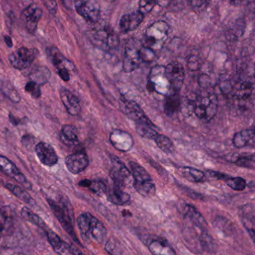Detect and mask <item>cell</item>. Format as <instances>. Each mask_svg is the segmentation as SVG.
<instances>
[{
	"instance_id": "15",
	"label": "cell",
	"mask_w": 255,
	"mask_h": 255,
	"mask_svg": "<svg viewBox=\"0 0 255 255\" xmlns=\"http://www.w3.org/2000/svg\"><path fill=\"white\" fill-rule=\"evenodd\" d=\"M35 152L41 163L46 166H53L58 162V156L56 150L48 143H38L35 147Z\"/></svg>"
},
{
	"instance_id": "32",
	"label": "cell",
	"mask_w": 255,
	"mask_h": 255,
	"mask_svg": "<svg viewBox=\"0 0 255 255\" xmlns=\"http://www.w3.org/2000/svg\"><path fill=\"white\" fill-rule=\"evenodd\" d=\"M149 250L153 255H175V252L168 245L159 240L151 242L148 246Z\"/></svg>"
},
{
	"instance_id": "49",
	"label": "cell",
	"mask_w": 255,
	"mask_h": 255,
	"mask_svg": "<svg viewBox=\"0 0 255 255\" xmlns=\"http://www.w3.org/2000/svg\"><path fill=\"white\" fill-rule=\"evenodd\" d=\"M171 1V0H157V3L159 4L160 6L165 7L167 6Z\"/></svg>"
},
{
	"instance_id": "50",
	"label": "cell",
	"mask_w": 255,
	"mask_h": 255,
	"mask_svg": "<svg viewBox=\"0 0 255 255\" xmlns=\"http://www.w3.org/2000/svg\"><path fill=\"white\" fill-rule=\"evenodd\" d=\"M231 5H234V6H238L241 4L243 0H228Z\"/></svg>"
},
{
	"instance_id": "22",
	"label": "cell",
	"mask_w": 255,
	"mask_h": 255,
	"mask_svg": "<svg viewBox=\"0 0 255 255\" xmlns=\"http://www.w3.org/2000/svg\"><path fill=\"white\" fill-rule=\"evenodd\" d=\"M233 144L237 148L255 146V131L253 129H243L237 132L233 138Z\"/></svg>"
},
{
	"instance_id": "29",
	"label": "cell",
	"mask_w": 255,
	"mask_h": 255,
	"mask_svg": "<svg viewBox=\"0 0 255 255\" xmlns=\"http://www.w3.org/2000/svg\"><path fill=\"white\" fill-rule=\"evenodd\" d=\"M29 77L32 81L39 85H44L50 80L51 73L50 69L45 66H35L29 72Z\"/></svg>"
},
{
	"instance_id": "18",
	"label": "cell",
	"mask_w": 255,
	"mask_h": 255,
	"mask_svg": "<svg viewBox=\"0 0 255 255\" xmlns=\"http://www.w3.org/2000/svg\"><path fill=\"white\" fill-rule=\"evenodd\" d=\"M47 240L56 253L59 255H82V252L71 247L65 242L62 241L60 237L52 231H47Z\"/></svg>"
},
{
	"instance_id": "12",
	"label": "cell",
	"mask_w": 255,
	"mask_h": 255,
	"mask_svg": "<svg viewBox=\"0 0 255 255\" xmlns=\"http://www.w3.org/2000/svg\"><path fill=\"white\" fill-rule=\"evenodd\" d=\"M112 166L110 171V177L114 182L115 186L120 188L125 187L128 180L131 177L130 171L126 165L116 156H113L112 159Z\"/></svg>"
},
{
	"instance_id": "16",
	"label": "cell",
	"mask_w": 255,
	"mask_h": 255,
	"mask_svg": "<svg viewBox=\"0 0 255 255\" xmlns=\"http://www.w3.org/2000/svg\"><path fill=\"white\" fill-rule=\"evenodd\" d=\"M26 29L31 34H34L38 28V22L42 16V10L35 4H30L23 12Z\"/></svg>"
},
{
	"instance_id": "35",
	"label": "cell",
	"mask_w": 255,
	"mask_h": 255,
	"mask_svg": "<svg viewBox=\"0 0 255 255\" xmlns=\"http://www.w3.org/2000/svg\"><path fill=\"white\" fill-rule=\"evenodd\" d=\"M156 145L162 151L166 153H172L174 151V145L171 140L165 135L158 133L153 138Z\"/></svg>"
},
{
	"instance_id": "23",
	"label": "cell",
	"mask_w": 255,
	"mask_h": 255,
	"mask_svg": "<svg viewBox=\"0 0 255 255\" xmlns=\"http://www.w3.org/2000/svg\"><path fill=\"white\" fill-rule=\"evenodd\" d=\"M135 122V129L141 137L153 140L158 132L147 116Z\"/></svg>"
},
{
	"instance_id": "10",
	"label": "cell",
	"mask_w": 255,
	"mask_h": 255,
	"mask_svg": "<svg viewBox=\"0 0 255 255\" xmlns=\"http://www.w3.org/2000/svg\"><path fill=\"white\" fill-rule=\"evenodd\" d=\"M48 204L51 207L52 210H53V214L60 222L65 231L68 232V234L76 242H78L72 226V219H72V216L67 210V206H65V207H62V206H60V204H57L56 201L52 199H48Z\"/></svg>"
},
{
	"instance_id": "28",
	"label": "cell",
	"mask_w": 255,
	"mask_h": 255,
	"mask_svg": "<svg viewBox=\"0 0 255 255\" xmlns=\"http://www.w3.org/2000/svg\"><path fill=\"white\" fill-rule=\"evenodd\" d=\"M180 108V99L177 92L166 95L164 104V111L168 117H173L178 113Z\"/></svg>"
},
{
	"instance_id": "47",
	"label": "cell",
	"mask_w": 255,
	"mask_h": 255,
	"mask_svg": "<svg viewBox=\"0 0 255 255\" xmlns=\"http://www.w3.org/2000/svg\"><path fill=\"white\" fill-rule=\"evenodd\" d=\"M208 0H191V5L194 8H199L207 3Z\"/></svg>"
},
{
	"instance_id": "8",
	"label": "cell",
	"mask_w": 255,
	"mask_h": 255,
	"mask_svg": "<svg viewBox=\"0 0 255 255\" xmlns=\"http://www.w3.org/2000/svg\"><path fill=\"white\" fill-rule=\"evenodd\" d=\"M36 54V50L34 49L20 47L9 55L8 60L11 66L15 69H26L32 65Z\"/></svg>"
},
{
	"instance_id": "51",
	"label": "cell",
	"mask_w": 255,
	"mask_h": 255,
	"mask_svg": "<svg viewBox=\"0 0 255 255\" xmlns=\"http://www.w3.org/2000/svg\"><path fill=\"white\" fill-rule=\"evenodd\" d=\"M5 43H6L7 46H8V47H12V46H13L12 40H11V38H10V37L5 36Z\"/></svg>"
},
{
	"instance_id": "7",
	"label": "cell",
	"mask_w": 255,
	"mask_h": 255,
	"mask_svg": "<svg viewBox=\"0 0 255 255\" xmlns=\"http://www.w3.org/2000/svg\"><path fill=\"white\" fill-rule=\"evenodd\" d=\"M77 12L89 23H95L101 17V8L96 0H75Z\"/></svg>"
},
{
	"instance_id": "34",
	"label": "cell",
	"mask_w": 255,
	"mask_h": 255,
	"mask_svg": "<svg viewBox=\"0 0 255 255\" xmlns=\"http://www.w3.org/2000/svg\"><path fill=\"white\" fill-rule=\"evenodd\" d=\"M48 56L51 60L53 65L56 67V69H61V68H67L66 65H65V62H66V59H65L62 53L58 50L56 47H51L49 48L48 50ZM68 69V68H67Z\"/></svg>"
},
{
	"instance_id": "6",
	"label": "cell",
	"mask_w": 255,
	"mask_h": 255,
	"mask_svg": "<svg viewBox=\"0 0 255 255\" xmlns=\"http://www.w3.org/2000/svg\"><path fill=\"white\" fill-rule=\"evenodd\" d=\"M92 42L99 48L104 50H112L119 44V36L113 29L108 28L96 29L89 35Z\"/></svg>"
},
{
	"instance_id": "9",
	"label": "cell",
	"mask_w": 255,
	"mask_h": 255,
	"mask_svg": "<svg viewBox=\"0 0 255 255\" xmlns=\"http://www.w3.org/2000/svg\"><path fill=\"white\" fill-rule=\"evenodd\" d=\"M165 74L171 88L170 93L179 92L184 81V69L181 63L177 61L170 62L165 67Z\"/></svg>"
},
{
	"instance_id": "2",
	"label": "cell",
	"mask_w": 255,
	"mask_h": 255,
	"mask_svg": "<svg viewBox=\"0 0 255 255\" xmlns=\"http://www.w3.org/2000/svg\"><path fill=\"white\" fill-rule=\"evenodd\" d=\"M77 222L83 235L91 237L99 244L104 243L107 236V229L97 218L91 213H82L77 218Z\"/></svg>"
},
{
	"instance_id": "26",
	"label": "cell",
	"mask_w": 255,
	"mask_h": 255,
	"mask_svg": "<svg viewBox=\"0 0 255 255\" xmlns=\"http://www.w3.org/2000/svg\"><path fill=\"white\" fill-rule=\"evenodd\" d=\"M241 220L243 225L249 231L252 240H255V212L253 206L251 204L244 206L242 209Z\"/></svg>"
},
{
	"instance_id": "20",
	"label": "cell",
	"mask_w": 255,
	"mask_h": 255,
	"mask_svg": "<svg viewBox=\"0 0 255 255\" xmlns=\"http://www.w3.org/2000/svg\"><path fill=\"white\" fill-rule=\"evenodd\" d=\"M60 98L67 112L71 116H78L81 112V106L78 98L68 89L62 88L60 90Z\"/></svg>"
},
{
	"instance_id": "31",
	"label": "cell",
	"mask_w": 255,
	"mask_h": 255,
	"mask_svg": "<svg viewBox=\"0 0 255 255\" xmlns=\"http://www.w3.org/2000/svg\"><path fill=\"white\" fill-rule=\"evenodd\" d=\"M252 89H253V86L250 82H241L234 86L233 95L234 98L238 99H245L250 96Z\"/></svg>"
},
{
	"instance_id": "3",
	"label": "cell",
	"mask_w": 255,
	"mask_h": 255,
	"mask_svg": "<svg viewBox=\"0 0 255 255\" xmlns=\"http://www.w3.org/2000/svg\"><path fill=\"white\" fill-rule=\"evenodd\" d=\"M131 173L134 180V187L144 197L153 196L156 193V185L149 173L139 164L129 162Z\"/></svg>"
},
{
	"instance_id": "21",
	"label": "cell",
	"mask_w": 255,
	"mask_h": 255,
	"mask_svg": "<svg viewBox=\"0 0 255 255\" xmlns=\"http://www.w3.org/2000/svg\"><path fill=\"white\" fill-rule=\"evenodd\" d=\"M120 107L122 112L134 122H137L146 116L141 107L135 101H128L123 98L120 101Z\"/></svg>"
},
{
	"instance_id": "43",
	"label": "cell",
	"mask_w": 255,
	"mask_h": 255,
	"mask_svg": "<svg viewBox=\"0 0 255 255\" xmlns=\"http://www.w3.org/2000/svg\"><path fill=\"white\" fill-rule=\"evenodd\" d=\"M157 3V0H140L139 10L143 14L150 12Z\"/></svg>"
},
{
	"instance_id": "45",
	"label": "cell",
	"mask_w": 255,
	"mask_h": 255,
	"mask_svg": "<svg viewBox=\"0 0 255 255\" xmlns=\"http://www.w3.org/2000/svg\"><path fill=\"white\" fill-rule=\"evenodd\" d=\"M47 11L52 14H56L58 10V4L56 0H41Z\"/></svg>"
},
{
	"instance_id": "11",
	"label": "cell",
	"mask_w": 255,
	"mask_h": 255,
	"mask_svg": "<svg viewBox=\"0 0 255 255\" xmlns=\"http://www.w3.org/2000/svg\"><path fill=\"white\" fill-rule=\"evenodd\" d=\"M149 83L158 93L167 95L171 92L169 83L165 77V67L156 66L152 68Z\"/></svg>"
},
{
	"instance_id": "39",
	"label": "cell",
	"mask_w": 255,
	"mask_h": 255,
	"mask_svg": "<svg viewBox=\"0 0 255 255\" xmlns=\"http://www.w3.org/2000/svg\"><path fill=\"white\" fill-rule=\"evenodd\" d=\"M2 91L11 101H13V102H20V95H19L17 91H16L15 89H14V87H12L11 85L8 84V83L2 84Z\"/></svg>"
},
{
	"instance_id": "41",
	"label": "cell",
	"mask_w": 255,
	"mask_h": 255,
	"mask_svg": "<svg viewBox=\"0 0 255 255\" xmlns=\"http://www.w3.org/2000/svg\"><path fill=\"white\" fill-rule=\"evenodd\" d=\"M25 90L26 92L30 94L34 98H39L41 96V90L40 85L35 82L32 81L27 83L25 86Z\"/></svg>"
},
{
	"instance_id": "14",
	"label": "cell",
	"mask_w": 255,
	"mask_h": 255,
	"mask_svg": "<svg viewBox=\"0 0 255 255\" xmlns=\"http://www.w3.org/2000/svg\"><path fill=\"white\" fill-rule=\"evenodd\" d=\"M89 164V157L84 152H78L67 156L65 165L72 174H77L84 171Z\"/></svg>"
},
{
	"instance_id": "42",
	"label": "cell",
	"mask_w": 255,
	"mask_h": 255,
	"mask_svg": "<svg viewBox=\"0 0 255 255\" xmlns=\"http://www.w3.org/2000/svg\"><path fill=\"white\" fill-rule=\"evenodd\" d=\"M91 191L94 193L98 195H103L107 192V186L103 182L98 181V180H91L90 184L88 186Z\"/></svg>"
},
{
	"instance_id": "5",
	"label": "cell",
	"mask_w": 255,
	"mask_h": 255,
	"mask_svg": "<svg viewBox=\"0 0 255 255\" xmlns=\"http://www.w3.org/2000/svg\"><path fill=\"white\" fill-rule=\"evenodd\" d=\"M142 46L143 44L135 38L128 41L124 56L123 70L125 72L131 73L139 68L143 62L141 56Z\"/></svg>"
},
{
	"instance_id": "24",
	"label": "cell",
	"mask_w": 255,
	"mask_h": 255,
	"mask_svg": "<svg viewBox=\"0 0 255 255\" xmlns=\"http://www.w3.org/2000/svg\"><path fill=\"white\" fill-rule=\"evenodd\" d=\"M59 139L65 145L70 147L77 145L79 139L77 128L71 125H64L59 132Z\"/></svg>"
},
{
	"instance_id": "4",
	"label": "cell",
	"mask_w": 255,
	"mask_h": 255,
	"mask_svg": "<svg viewBox=\"0 0 255 255\" xmlns=\"http://www.w3.org/2000/svg\"><path fill=\"white\" fill-rule=\"evenodd\" d=\"M169 26L163 20L155 22L147 27L145 32L147 47L153 50H160L168 36Z\"/></svg>"
},
{
	"instance_id": "30",
	"label": "cell",
	"mask_w": 255,
	"mask_h": 255,
	"mask_svg": "<svg viewBox=\"0 0 255 255\" xmlns=\"http://www.w3.org/2000/svg\"><path fill=\"white\" fill-rule=\"evenodd\" d=\"M180 173L185 179L193 183L201 182L205 177V174L203 171L192 167H181Z\"/></svg>"
},
{
	"instance_id": "40",
	"label": "cell",
	"mask_w": 255,
	"mask_h": 255,
	"mask_svg": "<svg viewBox=\"0 0 255 255\" xmlns=\"http://www.w3.org/2000/svg\"><path fill=\"white\" fill-rule=\"evenodd\" d=\"M234 163L237 164L238 166L244 167V168H255V156L254 155L249 156H242L236 159Z\"/></svg>"
},
{
	"instance_id": "13",
	"label": "cell",
	"mask_w": 255,
	"mask_h": 255,
	"mask_svg": "<svg viewBox=\"0 0 255 255\" xmlns=\"http://www.w3.org/2000/svg\"><path fill=\"white\" fill-rule=\"evenodd\" d=\"M0 171L14 179L16 181L23 185L26 189H31V183L26 180V177L20 172V170L10 159L0 155Z\"/></svg>"
},
{
	"instance_id": "38",
	"label": "cell",
	"mask_w": 255,
	"mask_h": 255,
	"mask_svg": "<svg viewBox=\"0 0 255 255\" xmlns=\"http://www.w3.org/2000/svg\"><path fill=\"white\" fill-rule=\"evenodd\" d=\"M225 183L234 190L242 191L246 188V182L244 179L240 177H226L225 179Z\"/></svg>"
},
{
	"instance_id": "44",
	"label": "cell",
	"mask_w": 255,
	"mask_h": 255,
	"mask_svg": "<svg viewBox=\"0 0 255 255\" xmlns=\"http://www.w3.org/2000/svg\"><path fill=\"white\" fill-rule=\"evenodd\" d=\"M141 56L142 62H151L154 58L153 50L149 48L147 46H142L141 50Z\"/></svg>"
},
{
	"instance_id": "46",
	"label": "cell",
	"mask_w": 255,
	"mask_h": 255,
	"mask_svg": "<svg viewBox=\"0 0 255 255\" xmlns=\"http://www.w3.org/2000/svg\"><path fill=\"white\" fill-rule=\"evenodd\" d=\"M58 74L59 77L64 80V81H69L70 74L68 72V70L67 68H61V69L57 70Z\"/></svg>"
},
{
	"instance_id": "27",
	"label": "cell",
	"mask_w": 255,
	"mask_h": 255,
	"mask_svg": "<svg viewBox=\"0 0 255 255\" xmlns=\"http://www.w3.org/2000/svg\"><path fill=\"white\" fill-rule=\"evenodd\" d=\"M107 198L110 202L116 205H125L130 201V195L116 186L109 190Z\"/></svg>"
},
{
	"instance_id": "17",
	"label": "cell",
	"mask_w": 255,
	"mask_h": 255,
	"mask_svg": "<svg viewBox=\"0 0 255 255\" xmlns=\"http://www.w3.org/2000/svg\"><path fill=\"white\" fill-rule=\"evenodd\" d=\"M110 141L115 148L122 152H127L130 150L134 143L130 134L121 129H115L112 132Z\"/></svg>"
},
{
	"instance_id": "36",
	"label": "cell",
	"mask_w": 255,
	"mask_h": 255,
	"mask_svg": "<svg viewBox=\"0 0 255 255\" xmlns=\"http://www.w3.org/2000/svg\"><path fill=\"white\" fill-rule=\"evenodd\" d=\"M200 243L203 250L205 252L213 253L217 250V245L216 242L207 231H202V234L200 237Z\"/></svg>"
},
{
	"instance_id": "1",
	"label": "cell",
	"mask_w": 255,
	"mask_h": 255,
	"mask_svg": "<svg viewBox=\"0 0 255 255\" xmlns=\"http://www.w3.org/2000/svg\"><path fill=\"white\" fill-rule=\"evenodd\" d=\"M192 108L195 116L204 123L213 120L218 111V99L210 91H203L198 94L192 101Z\"/></svg>"
},
{
	"instance_id": "19",
	"label": "cell",
	"mask_w": 255,
	"mask_h": 255,
	"mask_svg": "<svg viewBox=\"0 0 255 255\" xmlns=\"http://www.w3.org/2000/svg\"><path fill=\"white\" fill-rule=\"evenodd\" d=\"M144 19V14L137 11L122 16L119 22V28L124 33L132 32L139 26Z\"/></svg>"
},
{
	"instance_id": "52",
	"label": "cell",
	"mask_w": 255,
	"mask_h": 255,
	"mask_svg": "<svg viewBox=\"0 0 255 255\" xmlns=\"http://www.w3.org/2000/svg\"><path fill=\"white\" fill-rule=\"evenodd\" d=\"M9 119L10 121H11V123H12V125H19V121L17 120V119H16V118L14 117V116H12V115H9Z\"/></svg>"
},
{
	"instance_id": "48",
	"label": "cell",
	"mask_w": 255,
	"mask_h": 255,
	"mask_svg": "<svg viewBox=\"0 0 255 255\" xmlns=\"http://www.w3.org/2000/svg\"><path fill=\"white\" fill-rule=\"evenodd\" d=\"M91 180H88V179H85V180H81V181L79 182V186H83V187H87L90 184Z\"/></svg>"
},
{
	"instance_id": "33",
	"label": "cell",
	"mask_w": 255,
	"mask_h": 255,
	"mask_svg": "<svg viewBox=\"0 0 255 255\" xmlns=\"http://www.w3.org/2000/svg\"><path fill=\"white\" fill-rule=\"evenodd\" d=\"M21 216H23V219L25 220L28 221V222H31V223L34 224V225H37V226L41 228V229H46L47 225H46L45 222L43 221V219L41 217L38 216V215L34 213L28 207H23L21 210Z\"/></svg>"
},
{
	"instance_id": "37",
	"label": "cell",
	"mask_w": 255,
	"mask_h": 255,
	"mask_svg": "<svg viewBox=\"0 0 255 255\" xmlns=\"http://www.w3.org/2000/svg\"><path fill=\"white\" fill-rule=\"evenodd\" d=\"M5 187H6L10 192H12L19 199L23 201V202H26V204H30V205L35 203L34 202V200L31 198L29 194L26 191L23 190V189L19 187L18 186L11 184V183H7V184L5 185Z\"/></svg>"
},
{
	"instance_id": "25",
	"label": "cell",
	"mask_w": 255,
	"mask_h": 255,
	"mask_svg": "<svg viewBox=\"0 0 255 255\" xmlns=\"http://www.w3.org/2000/svg\"><path fill=\"white\" fill-rule=\"evenodd\" d=\"M183 208V214L189 219L195 226L198 227L201 231H207V224L204 218L198 210L190 204H186Z\"/></svg>"
}]
</instances>
